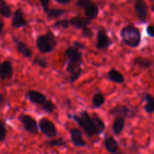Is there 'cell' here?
<instances>
[{
	"instance_id": "13",
	"label": "cell",
	"mask_w": 154,
	"mask_h": 154,
	"mask_svg": "<svg viewBox=\"0 0 154 154\" xmlns=\"http://www.w3.org/2000/svg\"><path fill=\"white\" fill-rule=\"evenodd\" d=\"M13 41L15 44L16 48L18 53H20L22 56H23L26 58H31L32 56V51L26 44L22 42L20 39L16 37H13Z\"/></svg>"
},
{
	"instance_id": "19",
	"label": "cell",
	"mask_w": 154,
	"mask_h": 154,
	"mask_svg": "<svg viewBox=\"0 0 154 154\" xmlns=\"http://www.w3.org/2000/svg\"><path fill=\"white\" fill-rule=\"evenodd\" d=\"M99 13V8L97 5L91 3L85 8V15L89 20H93L97 17Z\"/></svg>"
},
{
	"instance_id": "5",
	"label": "cell",
	"mask_w": 154,
	"mask_h": 154,
	"mask_svg": "<svg viewBox=\"0 0 154 154\" xmlns=\"http://www.w3.org/2000/svg\"><path fill=\"white\" fill-rule=\"evenodd\" d=\"M38 126L42 134L48 138H53L57 136V130L55 125L48 118L43 117L38 122Z\"/></svg>"
},
{
	"instance_id": "4",
	"label": "cell",
	"mask_w": 154,
	"mask_h": 154,
	"mask_svg": "<svg viewBox=\"0 0 154 154\" xmlns=\"http://www.w3.org/2000/svg\"><path fill=\"white\" fill-rule=\"evenodd\" d=\"M35 44L39 52L42 54H48L55 48L57 45V39L52 32L48 31L45 35H38Z\"/></svg>"
},
{
	"instance_id": "39",
	"label": "cell",
	"mask_w": 154,
	"mask_h": 154,
	"mask_svg": "<svg viewBox=\"0 0 154 154\" xmlns=\"http://www.w3.org/2000/svg\"><path fill=\"white\" fill-rule=\"evenodd\" d=\"M152 10H153V11H154V6L152 7Z\"/></svg>"
},
{
	"instance_id": "35",
	"label": "cell",
	"mask_w": 154,
	"mask_h": 154,
	"mask_svg": "<svg viewBox=\"0 0 154 154\" xmlns=\"http://www.w3.org/2000/svg\"><path fill=\"white\" fill-rule=\"evenodd\" d=\"M73 47H75V48H76L77 49L79 50H82L86 48V47H85V45L83 43L78 42V41H75V42H73Z\"/></svg>"
},
{
	"instance_id": "32",
	"label": "cell",
	"mask_w": 154,
	"mask_h": 154,
	"mask_svg": "<svg viewBox=\"0 0 154 154\" xmlns=\"http://www.w3.org/2000/svg\"><path fill=\"white\" fill-rule=\"evenodd\" d=\"M91 3V0H78L76 2V5L81 8H85Z\"/></svg>"
},
{
	"instance_id": "1",
	"label": "cell",
	"mask_w": 154,
	"mask_h": 154,
	"mask_svg": "<svg viewBox=\"0 0 154 154\" xmlns=\"http://www.w3.org/2000/svg\"><path fill=\"white\" fill-rule=\"evenodd\" d=\"M64 55L66 58V71L69 73L68 82L72 84L82 74V53L75 47L70 46L65 50Z\"/></svg>"
},
{
	"instance_id": "31",
	"label": "cell",
	"mask_w": 154,
	"mask_h": 154,
	"mask_svg": "<svg viewBox=\"0 0 154 154\" xmlns=\"http://www.w3.org/2000/svg\"><path fill=\"white\" fill-rule=\"evenodd\" d=\"M94 35V32H93L92 29L90 27L87 26V27L84 28L82 29V36L84 38H90Z\"/></svg>"
},
{
	"instance_id": "11",
	"label": "cell",
	"mask_w": 154,
	"mask_h": 154,
	"mask_svg": "<svg viewBox=\"0 0 154 154\" xmlns=\"http://www.w3.org/2000/svg\"><path fill=\"white\" fill-rule=\"evenodd\" d=\"M13 75V66L10 60L0 63V79L2 80L10 79Z\"/></svg>"
},
{
	"instance_id": "10",
	"label": "cell",
	"mask_w": 154,
	"mask_h": 154,
	"mask_svg": "<svg viewBox=\"0 0 154 154\" xmlns=\"http://www.w3.org/2000/svg\"><path fill=\"white\" fill-rule=\"evenodd\" d=\"M69 135L72 143L76 147H84L86 146V142L82 137V132L78 128L69 130Z\"/></svg>"
},
{
	"instance_id": "18",
	"label": "cell",
	"mask_w": 154,
	"mask_h": 154,
	"mask_svg": "<svg viewBox=\"0 0 154 154\" xmlns=\"http://www.w3.org/2000/svg\"><path fill=\"white\" fill-rule=\"evenodd\" d=\"M125 119L121 116L115 117L112 125V132L115 135H119L125 128Z\"/></svg>"
},
{
	"instance_id": "27",
	"label": "cell",
	"mask_w": 154,
	"mask_h": 154,
	"mask_svg": "<svg viewBox=\"0 0 154 154\" xmlns=\"http://www.w3.org/2000/svg\"><path fill=\"white\" fill-rule=\"evenodd\" d=\"M69 26H70L69 20H67V19H62V20H57V21L52 25V27L55 28V29H67V28H69Z\"/></svg>"
},
{
	"instance_id": "30",
	"label": "cell",
	"mask_w": 154,
	"mask_h": 154,
	"mask_svg": "<svg viewBox=\"0 0 154 154\" xmlns=\"http://www.w3.org/2000/svg\"><path fill=\"white\" fill-rule=\"evenodd\" d=\"M7 136V129L4 121L0 120V142H3Z\"/></svg>"
},
{
	"instance_id": "34",
	"label": "cell",
	"mask_w": 154,
	"mask_h": 154,
	"mask_svg": "<svg viewBox=\"0 0 154 154\" xmlns=\"http://www.w3.org/2000/svg\"><path fill=\"white\" fill-rule=\"evenodd\" d=\"M146 33L149 36L154 38V26L153 25H149L146 27Z\"/></svg>"
},
{
	"instance_id": "8",
	"label": "cell",
	"mask_w": 154,
	"mask_h": 154,
	"mask_svg": "<svg viewBox=\"0 0 154 154\" xmlns=\"http://www.w3.org/2000/svg\"><path fill=\"white\" fill-rule=\"evenodd\" d=\"M111 116H113L114 117L121 116L123 118H133L135 116L136 112L131 110V109L125 105H116L111 108L109 111Z\"/></svg>"
},
{
	"instance_id": "36",
	"label": "cell",
	"mask_w": 154,
	"mask_h": 154,
	"mask_svg": "<svg viewBox=\"0 0 154 154\" xmlns=\"http://www.w3.org/2000/svg\"><path fill=\"white\" fill-rule=\"evenodd\" d=\"M56 2L59 4H62V5H66V4L69 3L71 0H55Z\"/></svg>"
},
{
	"instance_id": "3",
	"label": "cell",
	"mask_w": 154,
	"mask_h": 154,
	"mask_svg": "<svg viewBox=\"0 0 154 154\" xmlns=\"http://www.w3.org/2000/svg\"><path fill=\"white\" fill-rule=\"evenodd\" d=\"M120 36L122 42L130 48H137L141 42V34L137 27L134 25H127L120 30Z\"/></svg>"
},
{
	"instance_id": "24",
	"label": "cell",
	"mask_w": 154,
	"mask_h": 154,
	"mask_svg": "<svg viewBox=\"0 0 154 154\" xmlns=\"http://www.w3.org/2000/svg\"><path fill=\"white\" fill-rule=\"evenodd\" d=\"M0 14L7 18L11 16V8L5 0H0Z\"/></svg>"
},
{
	"instance_id": "2",
	"label": "cell",
	"mask_w": 154,
	"mask_h": 154,
	"mask_svg": "<svg viewBox=\"0 0 154 154\" xmlns=\"http://www.w3.org/2000/svg\"><path fill=\"white\" fill-rule=\"evenodd\" d=\"M67 117L79 125L88 137L98 135L94 119L87 110H82L79 113L67 114Z\"/></svg>"
},
{
	"instance_id": "12",
	"label": "cell",
	"mask_w": 154,
	"mask_h": 154,
	"mask_svg": "<svg viewBox=\"0 0 154 154\" xmlns=\"http://www.w3.org/2000/svg\"><path fill=\"white\" fill-rule=\"evenodd\" d=\"M26 25H27V21L23 15V13L20 9H17L13 14L11 26L15 29H19V28H24Z\"/></svg>"
},
{
	"instance_id": "33",
	"label": "cell",
	"mask_w": 154,
	"mask_h": 154,
	"mask_svg": "<svg viewBox=\"0 0 154 154\" xmlns=\"http://www.w3.org/2000/svg\"><path fill=\"white\" fill-rule=\"evenodd\" d=\"M41 5H42V8H43L44 11L45 12H48L49 11V2L50 0H39Z\"/></svg>"
},
{
	"instance_id": "26",
	"label": "cell",
	"mask_w": 154,
	"mask_h": 154,
	"mask_svg": "<svg viewBox=\"0 0 154 154\" xmlns=\"http://www.w3.org/2000/svg\"><path fill=\"white\" fill-rule=\"evenodd\" d=\"M40 108L47 113H51L56 109V105L51 100H47L43 104L41 105Z\"/></svg>"
},
{
	"instance_id": "25",
	"label": "cell",
	"mask_w": 154,
	"mask_h": 154,
	"mask_svg": "<svg viewBox=\"0 0 154 154\" xmlns=\"http://www.w3.org/2000/svg\"><path fill=\"white\" fill-rule=\"evenodd\" d=\"M66 11L63 9H60V8H53V9H49V11L47 12V16L49 20L51 19H55L57 17H60L65 14Z\"/></svg>"
},
{
	"instance_id": "29",
	"label": "cell",
	"mask_w": 154,
	"mask_h": 154,
	"mask_svg": "<svg viewBox=\"0 0 154 154\" xmlns=\"http://www.w3.org/2000/svg\"><path fill=\"white\" fill-rule=\"evenodd\" d=\"M47 145L51 147H54V146H63L66 145V142L64 141L62 137H59V138L56 139H52V140H49V141L47 142Z\"/></svg>"
},
{
	"instance_id": "37",
	"label": "cell",
	"mask_w": 154,
	"mask_h": 154,
	"mask_svg": "<svg viewBox=\"0 0 154 154\" xmlns=\"http://www.w3.org/2000/svg\"><path fill=\"white\" fill-rule=\"evenodd\" d=\"M3 28H4V23H3V21L0 20V35L2 34V31H3Z\"/></svg>"
},
{
	"instance_id": "28",
	"label": "cell",
	"mask_w": 154,
	"mask_h": 154,
	"mask_svg": "<svg viewBox=\"0 0 154 154\" xmlns=\"http://www.w3.org/2000/svg\"><path fill=\"white\" fill-rule=\"evenodd\" d=\"M32 64L35 66H40L41 68H46L48 66V61H47L46 58L45 57H40V56H36L35 59L32 61Z\"/></svg>"
},
{
	"instance_id": "15",
	"label": "cell",
	"mask_w": 154,
	"mask_h": 154,
	"mask_svg": "<svg viewBox=\"0 0 154 154\" xmlns=\"http://www.w3.org/2000/svg\"><path fill=\"white\" fill-rule=\"evenodd\" d=\"M134 11L136 15L138 17L139 20L142 22L146 20V14H147V7L143 0H136L134 4Z\"/></svg>"
},
{
	"instance_id": "21",
	"label": "cell",
	"mask_w": 154,
	"mask_h": 154,
	"mask_svg": "<svg viewBox=\"0 0 154 154\" xmlns=\"http://www.w3.org/2000/svg\"><path fill=\"white\" fill-rule=\"evenodd\" d=\"M134 66H138L142 69H147L152 65V60L142 57H137L133 61Z\"/></svg>"
},
{
	"instance_id": "40",
	"label": "cell",
	"mask_w": 154,
	"mask_h": 154,
	"mask_svg": "<svg viewBox=\"0 0 154 154\" xmlns=\"http://www.w3.org/2000/svg\"><path fill=\"white\" fill-rule=\"evenodd\" d=\"M153 70H154V65H153Z\"/></svg>"
},
{
	"instance_id": "22",
	"label": "cell",
	"mask_w": 154,
	"mask_h": 154,
	"mask_svg": "<svg viewBox=\"0 0 154 154\" xmlns=\"http://www.w3.org/2000/svg\"><path fill=\"white\" fill-rule=\"evenodd\" d=\"M91 116H92L93 119H94V124H95L96 128H97V134L100 135V134H101L105 131V128H106V125H105L104 122L96 113H93V115Z\"/></svg>"
},
{
	"instance_id": "20",
	"label": "cell",
	"mask_w": 154,
	"mask_h": 154,
	"mask_svg": "<svg viewBox=\"0 0 154 154\" xmlns=\"http://www.w3.org/2000/svg\"><path fill=\"white\" fill-rule=\"evenodd\" d=\"M143 99L146 101V104L143 106V109L147 113L154 112V97L149 94H143Z\"/></svg>"
},
{
	"instance_id": "38",
	"label": "cell",
	"mask_w": 154,
	"mask_h": 154,
	"mask_svg": "<svg viewBox=\"0 0 154 154\" xmlns=\"http://www.w3.org/2000/svg\"><path fill=\"white\" fill-rule=\"evenodd\" d=\"M4 100H5V98H4V96L2 95V94H0V104L3 103Z\"/></svg>"
},
{
	"instance_id": "14",
	"label": "cell",
	"mask_w": 154,
	"mask_h": 154,
	"mask_svg": "<svg viewBox=\"0 0 154 154\" xmlns=\"http://www.w3.org/2000/svg\"><path fill=\"white\" fill-rule=\"evenodd\" d=\"M69 23L76 29L82 30L84 28L87 27L91 24V20L87 17H81V16H75L69 20Z\"/></svg>"
},
{
	"instance_id": "6",
	"label": "cell",
	"mask_w": 154,
	"mask_h": 154,
	"mask_svg": "<svg viewBox=\"0 0 154 154\" xmlns=\"http://www.w3.org/2000/svg\"><path fill=\"white\" fill-rule=\"evenodd\" d=\"M19 121L21 122L23 128L27 132L31 133V134H37L38 130V123L35 121V119L31 116L27 115V114L22 113L18 117Z\"/></svg>"
},
{
	"instance_id": "9",
	"label": "cell",
	"mask_w": 154,
	"mask_h": 154,
	"mask_svg": "<svg viewBox=\"0 0 154 154\" xmlns=\"http://www.w3.org/2000/svg\"><path fill=\"white\" fill-rule=\"evenodd\" d=\"M26 97L31 103L38 105V106L42 105L48 100L46 96L43 93L35 91V90H28L26 92Z\"/></svg>"
},
{
	"instance_id": "23",
	"label": "cell",
	"mask_w": 154,
	"mask_h": 154,
	"mask_svg": "<svg viewBox=\"0 0 154 154\" xmlns=\"http://www.w3.org/2000/svg\"><path fill=\"white\" fill-rule=\"evenodd\" d=\"M105 103V97L101 92H97L92 97V105L94 108H100Z\"/></svg>"
},
{
	"instance_id": "7",
	"label": "cell",
	"mask_w": 154,
	"mask_h": 154,
	"mask_svg": "<svg viewBox=\"0 0 154 154\" xmlns=\"http://www.w3.org/2000/svg\"><path fill=\"white\" fill-rule=\"evenodd\" d=\"M113 44V42L106 33V29L100 27L97 33V42L95 47L98 50H103L109 48Z\"/></svg>"
},
{
	"instance_id": "17",
	"label": "cell",
	"mask_w": 154,
	"mask_h": 154,
	"mask_svg": "<svg viewBox=\"0 0 154 154\" xmlns=\"http://www.w3.org/2000/svg\"><path fill=\"white\" fill-rule=\"evenodd\" d=\"M106 78L110 82H115V83L117 84H121L125 81L124 75L119 70L115 69V68L109 69V71L107 73V75H106Z\"/></svg>"
},
{
	"instance_id": "16",
	"label": "cell",
	"mask_w": 154,
	"mask_h": 154,
	"mask_svg": "<svg viewBox=\"0 0 154 154\" xmlns=\"http://www.w3.org/2000/svg\"><path fill=\"white\" fill-rule=\"evenodd\" d=\"M104 146L111 154H122L119 150V144L113 137H106L104 139Z\"/></svg>"
}]
</instances>
